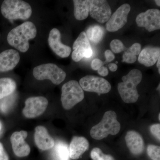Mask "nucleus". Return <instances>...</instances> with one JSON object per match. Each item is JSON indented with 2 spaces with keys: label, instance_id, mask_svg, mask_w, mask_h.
Listing matches in <instances>:
<instances>
[{
  "label": "nucleus",
  "instance_id": "31",
  "mask_svg": "<svg viewBox=\"0 0 160 160\" xmlns=\"http://www.w3.org/2000/svg\"><path fill=\"white\" fill-rule=\"evenodd\" d=\"M103 64H104V63L99 59H94L92 62V69L94 70H98L102 66H103Z\"/></svg>",
  "mask_w": 160,
  "mask_h": 160
},
{
  "label": "nucleus",
  "instance_id": "42",
  "mask_svg": "<svg viewBox=\"0 0 160 160\" xmlns=\"http://www.w3.org/2000/svg\"><path fill=\"white\" fill-rule=\"evenodd\" d=\"M118 62H116V64H118Z\"/></svg>",
  "mask_w": 160,
  "mask_h": 160
},
{
  "label": "nucleus",
  "instance_id": "39",
  "mask_svg": "<svg viewBox=\"0 0 160 160\" xmlns=\"http://www.w3.org/2000/svg\"><path fill=\"white\" fill-rule=\"evenodd\" d=\"M2 129V123L0 122V132H1V130Z\"/></svg>",
  "mask_w": 160,
  "mask_h": 160
},
{
  "label": "nucleus",
  "instance_id": "29",
  "mask_svg": "<svg viewBox=\"0 0 160 160\" xmlns=\"http://www.w3.org/2000/svg\"><path fill=\"white\" fill-rule=\"evenodd\" d=\"M141 49H142V46L141 44L138 43H135L131 47H129L127 52L137 56L140 54Z\"/></svg>",
  "mask_w": 160,
  "mask_h": 160
},
{
  "label": "nucleus",
  "instance_id": "9",
  "mask_svg": "<svg viewBox=\"0 0 160 160\" xmlns=\"http://www.w3.org/2000/svg\"><path fill=\"white\" fill-rule=\"evenodd\" d=\"M48 101L43 97H35L27 99L25 102V107L23 109L24 116L28 118L38 117L46 111Z\"/></svg>",
  "mask_w": 160,
  "mask_h": 160
},
{
  "label": "nucleus",
  "instance_id": "41",
  "mask_svg": "<svg viewBox=\"0 0 160 160\" xmlns=\"http://www.w3.org/2000/svg\"><path fill=\"white\" fill-rule=\"evenodd\" d=\"M158 117H159V120H160V113H159V116H158Z\"/></svg>",
  "mask_w": 160,
  "mask_h": 160
},
{
  "label": "nucleus",
  "instance_id": "33",
  "mask_svg": "<svg viewBox=\"0 0 160 160\" xmlns=\"http://www.w3.org/2000/svg\"><path fill=\"white\" fill-rule=\"evenodd\" d=\"M105 56L106 58V61L105 62H104V64L110 62L115 59L114 55L109 50H106L105 52Z\"/></svg>",
  "mask_w": 160,
  "mask_h": 160
},
{
  "label": "nucleus",
  "instance_id": "34",
  "mask_svg": "<svg viewBox=\"0 0 160 160\" xmlns=\"http://www.w3.org/2000/svg\"><path fill=\"white\" fill-rule=\"evenodd\" d=\"M98 72L100 75L103 77H106L109 74L108 68L104 66H102L101 68L98 69Z\"/></svg>",
  "mask_w": 160,
  "mask_h": 160
},
{
  "label": "nucleus",
  "instance_id": "11",
  "mask_svg": "<svg viewBox=\"0 0 160 160\" xmlns=\"http://www.w3.org/2000/svg\"><path fill=\"white\" fill-rule=\"evenodd\" d=\"M111 8L107 1H90L89 13L98 22L103 24L108 22L111 16Z\"/></svg>",
  "mask_w": 160,
  "mask_h": 160
},
{
  "label": "nucleus",
  "instance_id": "24",
  "mask_svg": "<svg viewBox=\"0 0 160 160\" xmlns=\"http://www.w3.org/2000/svg\"><path fill=\"white\" fill-rule=\"evenodd\" d=\"M12 93L7 97L2 99L0 102V110L4 113H6L11 109L14 105L16 101L15 94Z\"/></svg>",
  "mask_w": 160,
  "mask_h": 160
},
{
  "label": "nucleus",
  "instance_id": "30",
  "mask_svg": "<svg viewBox=\"0 0 160 160\" xmlns=\"http://www.w3.org/2000/svg\"><path fill=\"white\" fill-rule=\"evenodd\" d=\"M150 132L159 141L160 140V125L156 124L152 125L150 128Z\"/></svg>",
  "mask_w": 160,
  "mask_h": 160
},
{
  "label": "nucleus",
  "instance_id": "10",
  "mask_svg": "<svg viewBox=\"0 0 160 160\" xmlns=\"http://www.w3.org/2000/svg\"><path fill=\"white\" fill-rule=\"evenodd\" d=\"M130 10L131 7L129 4H125L120 6L107 22L106 29L108 31L114 32L122 29L127 23Z\"/></svg>",
  "mask_w": 160,
  "mask_h": 160
},
{
  "label": "nucleus",
  "instance_id": "19",
  "mask_svg": "<svg viewBox=\"0 0 160 160\" xmlns=\"http://www.w3.org/2000/svg\"><path fill=\"white\" fill-rule=\"evenodd\" d=\"M160 57L159 47H148L141 52L139 55V62L146 67L153 66Z\"/></svg>",
  "mask_w": 160,
  "mask_h": 160
},
{
  "label": "nucleus",
  "instance_id": "32",
  "mask_svg": "<svg viewBox=\"0 0 160 160\" xmlns=\"http://www.w3.org/2000/svg\"><path fill=\"white\" fill-rule=\"evenodd\" d=\"M0 160H9V155L7 154L2 143L0 142Z\"/></svg>",
  "mask_w": 160,
  "mask_h": 160
},
{
  "label": "nucleus",
  "instance_id": "2",
  "mask_svg": "<svg viewBox=\"0 0 160 160\" xmlns=\"http://www.w3.org/2000/svg\"><path fill=\"white\" fill-rule=\"evenodd\" d=\"M142 74L139 70L133 69L122 78L123 82L118 84V91L122 100L126 103L137 102L139 98L137 87L141 82Z\"/></svg>",
  "mask_w": 160,
  "mask_h": 160
},
{
  "label": "nucleus",
  "instance_id": "16",
  "mask_svg": "<svg viewBox=\"0 0 160 160\" xmlns=\"http://www.w3.org/2000/svg\"><path fill=\"white\" fill-rule=\"evenodd\" d=\"M90 48H92L91 46L86 32H82L73 43L72 59L75 62H79L84 58L85 52Z\"/></svg>",
  "mask_w": 160,
  "mask_h": 160
},
{
  "label": "nucleus",
  "instance_id": "12",
  "mask_svg": "<svg viewBox=\"0 0 160 160\" xmlns=\"http://www.w3.org/2000/svg\"><path fill=\"white\" fill-rule=\"evenodd\" d=\"M27 136L28 133L24 130L15 132L11 135L12 147L14 154L18 157H25L30 153V146L25 141Z\"/></svg>",
  "mask_w": 160,
  "mask_h": 160
},
{
  "label": "nucleus",
  "instance_id": "6",
  "mask_svg": "<svg viewBox=\"0 0 160 160\" xmlns=\"http://www.w3.org/2000/svg\"><path fill=\"white\" fill-rule=\"evenodd\" d=\"M34 78L38 80H49L55 85H59L65 80L66 73L55 64L47 63L35 67L33 70Z\"/></svg>",
  "mask_w": 160,
  "mask_h": 160
},
{
  "label": "nucleus",
  "instance_id": "15",
  "mask_svg": "<svg viewBox=\"0 0 160 160\" xmlns=\"http://www.w3.org/2000/svg\"><path fill=\"white\" fill-rule=\"evenodd\" d=\"M36 145L41 150H49L53 147L54 141L49 135L47 129L43 126L36 127L34 133Z\"/></svg>",
  "mask_w": 160,
  "mask_h": 160
},
{
  "label": "nucleus",
  "instance_id": "27",
  "mask_svg": "<svg viewBox=\"0 0 160 160\" xmlns=\"http://www.w3.org/2000/svg\"><path fill=\"white\" fill-rule=\"evenodd\" d=\"M110 47L112 52L115 53H119L124 51L125 46L120 40L114 39L110 43Z\"/></svg>",
  "mask_w": 160,
  "mask_h": 160
},
{
  "label": "nucleus",
  "instance_id": "26",
  "mask_svg": "<svg viewBox=\"0 0 160 160\" xmlns=\"http://www.w3.org/2000/svg\"><path fill=\"white\" fill-rule=\"evenodd\" d=\"M147 154L152 160H160V146L150 145L147 149Z\"/></svg>",
  "mask_w": 160,
  "mask_h": 160
},
{
  "label": "nucleus",
  "instance_id": "36",
  "mask_svg": "<svg viewBox=\"0 0 160 160\" xmlns=\"http://www.w3.org/2000/svg\"><path fill=\"white\" fill-rule=\"evenodd\" d=\"M108 67H109V69H110V71L112 72L117 71L118 68L117 65V64H115V63H110L108 65Z\"/></svg>",
  "mask_w": 160,
  "mask_h": 160
},
{
  "label": "nucleus",
  "instance_id": "20",
  "mask_svg": "<svg viewBox=\"0 0 160 160\" xmlns=\"http://www.w3.org/2000/svg\"><path fill=\"white\" fill-rule=\"evenodd\" d=\"M75 18L79 21L86 19L89 16L90 0H74Z\"/></svg>",
  "mask_w": 160,
  "mask_h": 160
},
{
  "label": "nucleus",
  "instance_id": "28",
  "mask_svg": "<svg viewBox=\"0 0 160 160\" xmlns=\"http://www.w3.org/2000/svg\"><path fill=\"white\" fill-rule=\"evenodd\" d=\"M137 56L132 54L128 52H125L123 55V60L122 62H125L129 64H132L137 61Z\"/></svg>",
  "mask_w": 160,
  "mask_h": 160
},
{
  "label": "nucleus",
  "instance_id": "3",
  "mask_svg": "<svg viewBox=\"0 0 160 160\" xmlns=\"http://www.w3.org/2000/svg\"><path fill=\"white\" fill-rule=\"evenodd\" d=\"M120 123L117 119V114L114 111L106 112L99 123L92 128L90 135L96 140H102L109 135H115L119 132Z\"/></svg>",
  "mask_w": 160,
  "mask_h": 160
},
{
  "label": "nucleus",
  "instance_id": "17",
  "mask_svg": "<svg viewBox=\"0 0 160 160\" xmlns=\"http://www.w3.org/2000/svg\"><path fill=\"white\" fill-rule=\"evenodd\" d=\"M89 143L86 138L83 137H74L69 146L70 158L77 160L88 149Z\"/></svg>",
  "mask_w": 160,
  "mask_h": 160
},
{
  "label": "nucleus",
  "instance_id": "38",
  "mask_svg": "<svg viewBox=\"0 0 160 160\" xmlns=\"http://www.w3.org/2000/svg\"><path fill=\"white\" fill-rule=\"evenodd\" d=\"M155 2V3H156L158 6H160V1L159 0V1L158 0H156Z\"/></svg>",
  "mask_w": 160,
  "mask_h": 160
},
{
  "label": "nucleus",
  "instance_id": "21",
  "mask_svg": "<svg viewBox=\"0 0 160 160\" xmlns=\"http://www.w3.org/2000/svg\"><path fill=\"white\" fill-rule=\"evenodd\" d=\"M16 83L10 78H0V100L7 97L14 92Z\"/></svg>",
  "mask_w": 160,
  "mask_h": 160
},
{
  "label": "nucleus",
  "instance_id": "23",
  "mask_svg": "<svg viewBox=\"0 0 160 160\" xmlns=\"http://www.w3.org/2000/svg\"><path fill=\"white\" fill-rule=\"evenodd\" d=\"M86 33L89 41L98 44L102 39L105 32L101 26L94 25L89 27Z\"/></svg>",
  "mask_w": 160,
  "mask_h": 160
},
{
  "label": "nucleus",
  "instance_id": "18",
  "mask_svg": "<svg viewBox=\"0 0 160 160\" xmlns=\"http://www.w3.org/2000/svg\"><path fill=\"white\" fill-rule=\"evenodd\" d=\"M126 145L133 154H141L144 151V141L139 133L134 131H129L126 135Z\"/></svg>",
  "mask_w": 160,
  "mask_h": 160
},
{
  "label": "nucleus",
  "instance_id": "8",
  "mask_svg": "<svg viewBox=\"0 0 160 160\" xmlns=\"http://www.w3.org/2000/svg\"><path fill=\"white\" fill-rule=\"evenodd\" d=\"M139 27H144L149 32L160 29V11L158 9H149L138 15L136 19Z\"/></svg>",
  "mask_w": 160,
  "mask_h": 160
},
{
  "label": "nucleus",
  "instance_id": "13",
  "mask_svg": "<svg viewBox=\"0 0 160 160\" xmlns=\"http://www.w3.org/2000/svg\"><path fill=\"white\" fill-rule=\"evenodd\" d=\"M61 32L58 29L53 28L49 32L48 43L54 53L62 58L68 57L71 53V49L69 46L61 42Z\"/></svg>",
  "mask_w": 160,
  "mask_h": 160
},
{
  "label": "nucleus",
  "instance_id": "1",
  "mask_svg": "<svg viewBox=\"0 0 160 160\" xmlns=\"http://www.w3.org/2000/svg\"><path fill=\"white\" fill-rule=\"evenodd\" d=\"M37 33L34 24L30 22H25L9 32L7 41L10 46L21 52H25L29 49V40L34 39Z\"/></svg>",
  "mask_w": 160,
  "mask_h": 160
},
{
  "label": "nucleus",
  "instance_id": "25",
  "mask_svg": "<svg viewBox=\"0 0 160 160\" xmlns=\"http://www.w3.org/2000/svg\"><path fill=\"white\" fill-rule=\"evenodd\" d=\"M90 156L92 160H115L113 157L110 155L104 154L99 148L92 149L90 153Z\"/></svg>",
  "mask_w": 160,
  "mask_h": 160
},
{
  "label": "nucleus",
  "instance_id": "35",
  "mask_svg": "<svg viewBox=\"0 0 160 160\" xmlns=\"http://www.w3.org/2000/svg\"><path fill=\"white\" fill-rule=\"evenodd\" d=\"M92 53H93V52H92V48L88 49L85 52V54H84V58H90L92 56Z\"/></svg>",
  "mask_w": 160,
  "mask_h": 160
},
{
  "label": "nucleus",
  "instance_id": "22",
  "mask_svg": "<svg viewBox=\"0 0 160 160\" xmlns=\"http://www.w3.org/2000/svg\"><path fill=\"white\" fill-rule=\"evenodd\" d=\"M53 147V155L56 160H69V148L66 143L57 141Z\"/></svg>",
  "mask_w": 160,
  "mask_h": 160
},
{
  "label": "nucleus",
  "instance_id": "4",
  "mask_svg": "<svg viewBox=\"0 0 160 160\" xmlns=\"http://www.w3.org/2000/svg\"><path fill=\"white\" fill-rule=\"evenodd\" d=\"M3 16L9 20L28 19L32 13L29 3L21 0H6L1 6Z\"/></svg>",
  "mask_w": 160,
  "mask_h": 160
},
{
  "label": "nucleus",
  "instance_id": "5",
  "mask_svg": "<svg viewBox=\"0 0 160 160\" xmlns=\"http://www.w3.org/2000/svg\"><path fill=\"white\" fill-rule=\"evenodd\" d=\"M84 92L77 81L71 80L63 85L61 102L63 108L66 110L82 102L84 98Z\"/></svg>",
  "mask_w": 160,
  "mask_h": 160
},
{
  "label": "nucleus",
  "instance_id": "37",
  "mask_svg": "<svg viewBox=\"0 0 160 160\" xmlns=\"http://www.w3.org/2000/svg\"><path fill=\"white\" fill-rule=\"evenodd\" d=\"M158 69L159 73L160 74V57L158 58L157 61V64Z\"/></svg>",
  "mask_w": 160,
  "mask_h": 160
},
{
  "label": "nucleus",
  "instance_id": "40",
  "mask_svg": "<svg viewBox=\"0 0 160 160\" xmlns=\"http://www.w3.org/2000/svg\"><path fill=\"white\" fill-rule=\"evenodd\" d=\"M157 89L158 90V89H159V90H160V84L159 85V87H158Z\"/></svg>",
  "mask_w": 160,
  "mask_h": 160
},
{
  "label": "nucleus",
  "instance_id": "14",
  "mask_svg": "<svg viewBox=\"0 0 160 160\" xmlns=\"http://www.w3.org/2000/svg\"><path fill=\"white\" fill-rule=\"evenodd\" d=\"M19 53L13 49H7L0 53V72L12 70L18 64Z\"/></svg>",
  "mask_w": 160,
  "mask_h": 160
},
{
  "label": "nucleus",
  "instance_id": "7",
  "mask_svg": "<svg viewBox=\"0 0 160 160\" xmlns=\"http://www.w3.org/2000/svg\"><path fill=\"white\" fill-rule=\"evenodd\" d=\"M79 84L83 90L101 94L108 93L111 89L109 82L103 78L92 75H87L82 78Z\"/></svg>",
  "mask_w": 160,
  "mask_h": 160
}]
</instances>
